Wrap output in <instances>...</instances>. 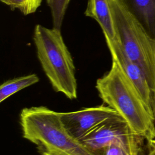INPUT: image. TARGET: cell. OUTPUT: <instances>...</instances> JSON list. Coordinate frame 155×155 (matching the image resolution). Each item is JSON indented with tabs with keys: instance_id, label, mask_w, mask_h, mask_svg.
<instances>
[{
	"instance_id": "cell-14",
	"label": "cell",
	"mask_w": 155,
	"mask_h": 155,
	"mask_svg": "<svg viewBox=\"0 0 155 155\" xmlns=\"http://www.w3.org/2000/svg\"><path fill=\"white\" fill-rule=\"evenodd\" d=\"M30 8L31 13H35L40 7L42 0H28Z\"/></svg>"
},
{
	"instance_id": "cell-9",
	"label": "cell",
	"mask_w": 155,
	"mask_h": 155,
	"mask_svg": "<svg viewBox=\"0 0 155 155\" xmlns=\"http://www.w3.org/2000/svg\"><path fill=\"white\" fill-rule=\"evenodd\" d=\"M120 1L148 35L155 39V0Z\"/></svg>"
},
{
	"instance_id": "cell-17",
	"label": "cell",
	"mask_w": 155,
	"mask_h": 155,
	"mask_svg": "<svg viewBox=\"0 0 155 155\" xmlns=\"http://www.w3.org/2000/svg\"><path fill=\"white\" fill-rule=\"evenodd\" d=\"M147 143H148V145H150V146L155 148V139H153V140H151L149 142H147Z\"/></svg>"
},
{
	"instance_id": "cell-16",
	"label": "cell",
	"mask_w": 155,
	"mask_h": 155,
	"mask_svg": "<svg viewBox=\"0 0 155 155\" xmlns=\"http://www.w3.org/2000/svg\"><path fill=\"white\" fill-rule=\"evenodd\" d=\"M141 155H155V148L148 145V150L146 152V153H143L141 154Z\"/></svg>"
},
{
	"instance_id": "cell-10",
	"label": "cell",
	"mask_w": 155,
	"mask_h": 155,
	"mask_svg": "<svg viewBox=\"0 0 155 155\" xmlns=\"http://www.w3.org/2000/svg\"><path fill=\"white\" fill-rule=\"evenodd\" d=\"M39 77L36 74H30L9 79L1 85L0 102L6 100L16 93L38 83Z\"/></svg>"
},
{
	"instance_id": "cell-4",
	"label": "cell",
	"mask_w": 155,
	"mask_h": 155,
	"mask_svg": "<svg viewBox=\"0 0 155 155\" xmlns=\"http://www.w3.org/2000/svg\"><path fill=\"white\" fill-rule=\"evenodd\" d=\"M109 2L117 41L128 58L142 70L155 96V39L148 35L120 0Z\"/></svg>"
},
{
	"instance_id": "cell-2",
	"label": "cell",
	"mask_w": 155,
	"mask_h": 155,
	"mask_svg": "<svg viewBox=\"0 0 155 155\" xmlns=\"http://www.w3.org/2000/svg\"><path fill=\"white\" fill-rule=\"evenodd\" d=\"M22 136L41 155H95L64 128L59 112L47 107L24 108L20 113Z\"/></svg>"
},
{
	"instance_id": "cell-7",
	"label": "cell",
	"mask_w": 155,
	"mask_h": 155,
	"mask_svg": "<svg viewBox=\"0 0 155 155\" xmlns=\"http://www.w3.org/2000/svg\"><path fill=\"white\" fill-rule=\"evenodd\" d=\"M105 41L111 56L112 61L118 65L131 81L147 107L153 113L151 105L152 92L145 75L142 70L128 58L118 41H111L108 39H105Z\"/></svg>"
},
{
	"instance_id": "cell-3",
	"label": "cell",
	"mask_w": 155,
	"mask_h": 155,
	"mask_svg": "<svg viewBox=\"0 0 155 155\" xmlns=\"http://www.w3.org/2000/svg\"><path fill=\"white\" fill-rule=\"evenodd\" d=\"M33 41L38 58L53 88L70 100L78 97L75 67L61 30L37 24Z\"/></svg>"
},
{
	"instance_id": "cell-8",
	"label": "cell",
	"mask_w": 155,
	"mask_h": 155,
	"mask_svg": "<svg viewBox=\"0 0 155 155\" xmlns=\"http://www.w3.org/2000/svg\"><path fill=\"white\" fill-rule=\"evenodd\" d=\"M84 14L98 23L105 39L117 41L109 0H88Z\"/></svg>"
},
{
	"instance_id": "cell-12",
	"label": "cell",
	"mask_w": 155,
	"mask_h": 155,
	"mask_svg": "<svg viewBox=\"0 0 155 155\" xmlns=\"http://www.w3.org/2000/svg\"><path fill=\"white\" fill-rule=\"evenodd\" d=\"M12 10L18 9L23 15H28L31 14L28 0H0Z\"/></svg>"
},
{
	"instance_id": "cell-1",
	"label": "cell",
	"mask_w": 155,
	"mask_h": 155,
	"mask_svg": "<svg viewBox=\"0 0 155 155\" xmlns=\"http://www.w3.org/2000/svg\"><path fill=\"white\" fill-rule=\"evenodd\" d=\"M103 102L117 111L135 133L147 142L155 139L153 113L135 86L114 61L110 70L96 81Z\"/></svg>"
},
{
	"instance_id": "cell-11",
	"label": "cell",
	"mask_w": 155,
	"mask_h": 155,
	"mask_svg": "<svg viewBox=\"0 0 155 155\" xmlns=\"http://www.w3.org/2000/svg\"><path fill=\"white\" fill-rule=\"evenodd\" d=\"M71 0H46L51 14L53 27L61 30L66 10Z\"/></svg>"
},
{
	"instance_id": "cell-5",
	"label": "cell",
	"mask_w": 155,
	"mask_h": 155,
	"mask_svg": "<svg viewBox=\"0 0 155 155\" xmlns=\"http://www.w3.org/2000/svg\"><path fill=\"white\" fill-rule=\"evenodd\" d=\"M144 140L119 115L102 122L80 141L95 155H103L105 148L113 143L121 144L130 155H141Z\"/></svg>"
},
{
	"instance_id": "cell-13",
	"label": "cell",
	"mask_w": 155,
	"mask_h": 155,
	"mask_svg": "<svg viewBox=\"0 0 155 155\" xmlns=\"http://www.w3.org/2000/svg\"><path fill=\"white\" fill-rule=\"evenodd\" d=\"M103 155H130L127 150L119 143H113L108 145L104 151Z\"/></svg>"
},
{
	"instance_id": "cell-6",
	"label": "cell",
	"mask_w": 155,
	"mask_h": 155,
	"mask_svg": "<svg viewBox=\"0 0 155 155\" xmlns=\"http://www.w3.org/2000/svg\"><path fill=\"white\" fill-rule=\"evenodd\" d=\"M119 115L114 109L104 105L75 111L59 113L61 120L65 130L79 140L105 120Z\"/></svg>"
},
{
	"instance_id": "cell-15",
	"label": "cell",
	"mask_w": 155,
	"mask_h": 155,
	"mask_svg": "<svg viewBox=\"0 0 155 155\" xmlns=\"http://www.w3.org/2000/svg\"><path fill=\"white\" fill-rule=\"evenodd\" d=\"M151 105V109H152V111H153L154 124V127H155V96L154 95H152Z\"/></svg>"
}]
</instances>
